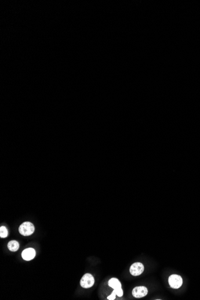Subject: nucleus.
I'll return each mask as SVG.
<instances>
[{"instance_id": "obj_1", "label": "nucleus", "mask_w": 200, "mask_h": 300, "mask_svg": "<svg viewBox=\"0 0 200 300\" xmlns=\"http://www.w3.org/2000/svg\"><path fill=\"white\" fill-rule=\"evenodd\" d=\"M35 230L34 225L29 222H24L19 228V232L24 236H29L33 234Z\"/></svg>"}, {"instance_id": "obj_2", "label": "nucleus", "mask_w": 200, "mask_h": 300, "mask_svg": "<svg viewBox=\"0 0 200 300\" xmlns=\"http://www.w3.org/2000/svg\"><path fill=\"white\" fill-rule=\"evenodd\" d=\"M95 283V279L90 274H85L80 280V285L83 288H90Z\"/></svg>"}, {"instance_id": "obj_3", "label": "nucleus", "mask_w": 200, "mask_h": 300, "mask_svg": "<svg viewBox=\"0 0 200 300\" xmlns=\"http://www.w3.org/2000/svg\"><path fill=\"white\" fill-rule=\"evenodd\" d=\"M168 283L172 288L178 289L182 285L183 280L181 276L176 274H173L169 277Z\"/></svg>"}, {"instance_id": "obj_4", "label": "nucleus", "mask_w": 200, "mask_h": 300, "mask_svg": "<svg viewBox=\"0 0 200 300\" xmlns=\"http://www.w3.org/2000/svg\"><path fill=\"white\" fill-rule=\"evenodd\" d=\"M144 266L141 262H135L130 267V271L131 275L137 276L141 275L144 271Z\"/></svg>"}, {"instance_id": "obj_5", "label": "nucleus", "mask_w": 200, "mask_h": 300, "mask_svg": "<svg viewBox=\"0 0 200 300\" xmlns=\"http://www.w3.org/2000/svg\"><path fill=\"white\" fill-rule=\"evenodd\" d=\"M148 293V289L145 286H137L133 289L132 291L133 295L137 298H143L145 296H146Z\"/></svg>"}, {"instance_id": "obj_6", "label": "nucleus", "mask_w": 200, "mask_h": 300, "mask_svg": "<svg viewBox=\"0 0 200 300\" xmlns=\"http://www.w3.org/2000/svg\"><path fill=\"white\" fill-rule=\"evenodd\" d=\"M35 256V251L33 248H28L25 249L22 253V256L25 261H30Z\"/></svg>"}, {"instance_id": "obj_7", "label": "nucleus", "mask_w": 200, "mask_h": 300, "mask_svg": "<svg viewBox=\"0 0 200 300\" xmlns=\"http://www.w3.org/2000/svg\"><path fill=\"white\" fill-rule=\"evenodd\" d=\"M108 285L114 289L122 288L120 281L116 278H112L108 281Z\"/></svg>"}, {"instance_id": "obj_8", "label": "nucleus", "mask_w": 200, "mask_h": 300, "mask_svg": "<svg viewBox=\"0 0 200 300\" xmlns=\"http://www.w3.org/2000/svg\"><path fill=\"white\" fill-rule=\"evenodd\" d=\"M7 247L10 251L16 252L19 248V244L16 240H11L9 242Z\"/></svg>"}, {"instance_id": "obj_9", "label": "nucleus", "mask_w": 200, "mask_h": 300, "mask_svg": "<svg viewBox=\"0 0 200 300\" xmlns=\"http://www.w3.org/2000/svg\"><path fill=\"white\" fill-rule=\"evenodd\" d=\"M8 235V230L5 227H1L0 228V237L1 238H6Z\"/></svg>"}, {"instance_id": "obj_10", "label": "nucleus", "mask_w": 200, "mask_h": 300, "mask_svg": "<svg viewBox=\"0 0 200 300\" xmlns=\"http://www.w3.org/2000/svg\"><path fill=\"white\" fill-rule=\"evenodd\" d=\"M114 291L116 294V295H118L119 296H122L123 295V291L122 289V288L114 289Z\"/></svg>"}, {"instance_id": "obj_11", "label": "nucleus", "mask_w": 200, "mask_h": 300, "mask_svg": "<svg viewBox=\"0 0 200 300\" xmlns=\"http://www.w3.org/2000/svg\"><path fill=\"white\" fill-rule=\"evenodd\" d=\"M116 294L113 291V292L112 293V294L110 296H108L107 297V299H108V300H114L115 299V298H116Z\"/></svg>"}]
</instances>
